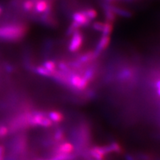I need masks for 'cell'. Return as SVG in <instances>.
Listing matches in <instances>:
<instances>
[{"label":"cell","mask_w":160,"mask_h":160,"mask_svg":"<svg viewBox=\"0 0 160 160\" xmlns=\"http://www.w3.org/2000/svg\"><path fill=\"white\" fill-rule=\"evenodd\" d=\"M24 32V29L21 26H2L0 27V38L8 40H16L21 38Z\"/></svg>","instance_id":"obj_1"},{"label":"cell","mask_w":160,"mask_h":160,"mask_svg":"<svg viewBox=\"0 0 160 160\" xmlns=\"http://www.w3.org/2000/svg\"><path fill=\"white\" fill-rule=\"evenodd\" d=\"M83 42V38L82 35L78 32L73 33V37L70 40L68 49L71 52H75L82 47Z\"/></svg>","instance_id":"obj_2"},{"label":"cell","mask_w":160,"mask_h":160,"mask_svg":"<svg viewBox=\"0 0 160 160\" xmlns=\"http://www.w3.org/2000/svg\"><path fill=\"white\" fill-rule=\"evenodd\" d=\"M73 22L78 23L81 26H87L90 23V20L86 16L83 12H76L73 15Z\"/></svg>","instance_id":"obj_3"},{"label":"cell","mask_w":160,"mask_h":160,"mask_svg":"<svg viewBox=\"0 0 160 160\" xmlns=\"http://www.w3.org/2000/svg\"><path fill=\"white\" fill-rule=\"evenodd\" d=\"M110 43V36H103L102 38L99 39L97 46V52L100 53L103 50L106 49Z\"/></svg>","instance_id":"obj_4"},{"label":"cell","mask_w":160,"mask_h":160,"mask_svg":"<svg viewBox=\"0 0 160 160\" xmlns=\"http://www.w3.org/2000/svg\"><path fill=\"white\" fill-rule=\"evenodd\" d=\"M48 116L53 123H59L62 122V120L63 119V114L61 112L57 111H52L49 112L48 113Z\"/></svg>","instance_id":"obj_5"},{"label":"cell","mask_w":160,"mask_h":160,"mask_svg":"<svg viewBox=\"0 0 160 160\" xmlns=\"http://www.w3.org/2000/svg\"><path fill=\"white\" fill-rule=\"evenodd\" d=\"M35 9L36 10V12L38 13H43L44 12L47 11L49 8L48 3L45 1V0H39V2L36 3L35 5Z\"/></svg>","instance_id":"obj_6"},{"label":"cell","mask_w":160,"mask_h":160,"mask_svg":"<svg viewBox=\"0 0 160 160\" xmlns=\"http://www.w3.org/2000/svg\"><path fill=\"white\" fill-rule=\"evenodd\" d=\"M43 66L44 68H46L47 69H48L49 72H51L53 74V76L55 73H56V63L53 61L49 60V61L44 62L43 64Z\"/></svg>","instance_id":"obj_7"},{"label":"cell","mask_w":160,"mask_h":160,"mask_svg":"<svg viewBox=\"0 0 160 160\" xmlns=\"http://www.w3.org/2000/svg\"><path fill=\"white\" fill-rule=\"evenodd\" d=\"M36 71L38 74L42 75V76H46V77L53 76V74L51 72H49V70L47 69L46 68H44L43 66L38 67L36 68Z\"/></svg>","instance_id":"obj_8"},{"label":"cell","mask_w":160,"mask_h":160,"mask_svg":"<svg viewBox=\"0 0 160 160\" xmlns=\"http://www.w3.org/2000/svg\"><path fill=\"white\" fill-rule=\"evenodd\" d=\"M113 30V26L110 23H103V26L102 32L103 33V36H110Z\"/></svg>","instance_id":"obj_9"},{"label":"cell","mask_w":160,"mask_h":160,"mask_svg":"<svg viewBox=\"0 0 160 160\" xmlns=\"http://www.w3.org/2000/svg\"><path fill=\"white\" fill-rule=\"evenodd\" d=\"M82 78L79 76H73L70 79V83H71L72 86L75 88L76 89H78L80 82L82 81Z\"/></svg>","instance_id":"obj_10"},{"label":"cell","mask_w":160,"mask_h":160,"mask_svg":"<svg viewBox=\"0 0 160 160\" xmlns=\"http://www.w3.org/2000/svg\"><path fill=\"white\" fill-rule=\"evenodd\" d=\"M83 13L86 15V16L91 21L97 18V12L93 9H86V11L83 12Z\"/></svg>","instance_id":"obj_11"},{"label":"cell","mask_w":160,"mask_h":160,"mask_svg":"<svg viewBox=\"0 0 160 160\" xmlns=\"http://www.w3.org/2000/svg\"><path fill=\"white\" fill-rule=\"evenodd\" d=\"M23 6L26 11L29 12V11H32V9L34 8L35 4L32 1H31V0H28V1H26L23 3Z\"/></svg>","instance_id":"obj_12"},{"label":"cell","mask_w":160,"mask_h":160,"mask_svg":"<svg viewBox=\"0 0 160 160\" xmlns=\"http://www.w3.org/2000/svg\"><path fill=\"white\" fill-rule=\"evenodd\" d=\"M106 16L107 19L110 22H112L113 20L115 19V14L114 12H113V10L111 9H108L106 11Z\"/></svg>","instance_id":"obj_13"},{"label":"cell","mask_w":160,"mask_h":160,"mask_svg":"<svg viewBox=\"0 0 160 160\" xmlns=\"http://www.w3.org/2000/svg\"><path fill=\"white\" fill-rule=\"evenodd\" d=\"M103 23H101V22H96L93 24V28L95 30H96L98 32H101L102 31L103 29Z\"/></svg>","instance_id":"obj_14"},{"label":"cell","mask_w":160,"mask_h":160,"mask_svg":"<svg viewBox=\"0 0 160 160\" xmlns=\"http://www.w3.org/2000/svg\"><path fill=\"white\" fill-rule=\"evenodd\" d=\"M58 66H59L60 69L63 70V71H64V72H68V70H69L68 65L66 64V63H60L58 65Z\"/></svg>","instance_id":"obj_15"},{"label":"cell","mask_w":160,"mask_h":160,"mask_svg":"<svg viewBox=\"0 0 160 160\" xmlns=\"http://www.w3.org/2000/svg\"><path fill=\"white\" fill-rule=\"evenodd\" d=\"M157 92L158 95L160 96V81L158 82V83H157Z\"/></svg>","instance_id":"obj_16"},{"label":"cell","mask_w":160,"mask_h":160,"mask_svg":"<svg viewBox=\"0 0 160 160\" xmlns=\"http://www.w3.org/2000/svg\"><path fill=\"white\" fill-rule=\"evenodd\" d=\"M2 12V8H1V7H0V15H1Z\"/></svg>","instance_id":"obj_17"}]
</instances>
